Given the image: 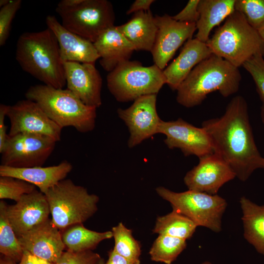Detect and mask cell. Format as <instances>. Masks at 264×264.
Segmentation results:
<instances>
[{"instance_id": "7bdbcfd3", "label": "cell", "mask_w": 264, "mask_h": 264, "mask_svg": "<svg viewBox=\"0 0 264 264\" xmlns=\"http://www.w3.org/2000/svg\"><path fill=\"white\" fill-rule=\"evenodd\" d=\"M10 0H0V8L7 4Z\"/></svg>"}, {"instance_id": "d6986e66", "label": "cell", "mask_w": 264, "mask_h": 264, "mask_svg": "<svg viewBox=\"0 0 264 264\" xmlns=\"http://www.w3.org/2000/svg\"><path fill=\"white\" fill-rule=\"evenodd\" d=\"M45 22L57 40L64 63L71 62L95 65L100 58L93 43L66 29L54 16H47Z\"/></svg>"}, {"instance_id": "d590c367", "label": "cell", "mask_w": 264, "mask_h": 264, "mask_svg": "<svg viewBox=\"0 0 264 264\" xmlns=\"http://www.w3.org/2000/svg\"><path fill=\"white\" fill-rule=\"evenodd\" d=\"M199 0H189L185 7L176 15L172 16V18L181 22L196 23L199 16L198 10Z\"/></svg>"}, {"instance_id": "60d3db41", "label": "cell", "mask_w": 264, "mask_h": 264, "mask_svg": "<svg viewBox=\"0 0 264 264\" xmlns=\"http://www.w3.org/2000/svg\"><path fill=\"white\" fill-rule=\"evenodd\" d=\"M0 264H16V263L4 256V258L0 259Z\"/></svg>"}, {"instance_id": "4316f807", "label": "cell", "mask_w": 264, "mask_h": 264, "mask_svg": "<svg viewBox=\"0 0 264 264\" xmlns=\"http://www.w3.org/2000/svg\"><path fill=\"white\" fill-rule=\"evenodd\" d=\"M197 227L189 218L173 210L157 218L153 231L187 240L192 237Z\"/></svg>"}, {"instance_id": "52a82bcc", "label": "cell", "mask_w": 264, "mask_h": 264, "mask_svg": "<svg viewBox=\"0 0 264 264\" xmlns=\"http://www.w3.org/2000/svg\"><path fill=\"white\" fill-rule=\"evenodd\" d=\"M52 220L61 231L83 223L97 211L99 197L70 179H63L44 194Z\"/></svg>"}, {"instance_id": "4dcf8cb0", "label": "cell", "mask_w": 264, "mask_h": 264, "mask_svg": "<svg viewBox=\"0 0 264 264\" xmlns=\"http://www.w3.org/2000/svg\"><path fill=\"white\" fill-rule=\"evenodd\" d=\"M36 190V187L22 179L11 177H0V198L10 199L18 201L25 194Z\"/></svg>"}, {"instance_id": "8d00e7d4", "label": "cell", "mask_w": 264, "mask_h": 264, "mask_svg": "<svg viewBox=\"0 0 264 264\" xmlns=\"http://www.w3.org/2000/svg\"><path fill=\"white\" fill-rule=\"evenodd\" d=\"M9 105H0V153L2 151L6 141L8 134L7 127L5 125L4 120L6 116Z\"/></svg>"}, {"instance_id": "b9f144b4", "label": "cell", "mask_w": 264, "mask_h": 264, "mask_svg": "<svg viewBox=\"0 0 264 264\" xmlns=\"http://www.w3.org/2000/svg\"><path fill=\"white\" fill-rule=\"evenodd\" d=\"M261 117L262 121L264 124V104H262L261 108Z\"/></svg>"}, {"instance_id": "ffe728a7", "label": "cell", "mask_w": 264, "mask_h": 264, "mask_svg": "<svg viewBox=\"0 0 264 264\" xmlns=\"http://www.w3.org/2000/svg\"><path fill=\"white\" fill-rule=\"evenodd\" d=\"M212 54L206 43L197 38L188 40L178 56L163 70L166 84L176 90L193 69Z\"/></svg>"}, {"instance_id": "ba28073f", "label": "cell", "mask_w": 264, "mask_h": 264, "mask_svg": "<svg viewBox=\"0 0 264 264\" xmlns=\"http://www.w3.org/2000/svg\"><path fill=\"white\" fill-rule=\"evenodd\" d=\"M107 83L115 99L125 102L144 95L157 94L166 80L163 70L155 64L144 66L139 61L129 60L109 73Z\"/></svg>"}, {"instance_id": "83f0119b", "label": "cell", "mask_w": 264, "mask_h": 264, "mask_svg": "<svg viewBox=\"0 0 264 264\" xmlns=\"http://www.w3.org/2000/svg\"><path fill=\"white\" fill-rule=\"evenodd\" d=\"M7 205L0 201V252L15 263L20 262L23 253L6 214Z\"/></svg>"}, {"instance_id": "9a60e30c", "label": "cell", "mask_w": 264, "mask_h": 264, "mask_svg": "<svg viewBox=\"0 0 264 264\" xmlns=\"http://www.w3.org/2000/svg\"><path fill=\"white\" fill-rule=\"evenodd\" d=\"M199 159L198 164L188 171L183 179L190 190L217 195L222 185L236 177L229 166L215 153Z\"/></svg>"}, {"instance_id": "d4e9b609", "label": "cell", "mask_w": 264, "mask_h": 264, "mask_svg": "<svg viewBox=\"0 0 264 264\" xmlns=\"http://www.w3.org/2000/svg\"><path fill=\"white\" fill-rule=\"evenodd\" d=\"M245 240L264 256V205H259L245 197L240 200Z\"/></svg>"}, {"instance_id": "8fae6325", "label": "cell", "mask_w": 264, "mask_h": 264, "mask_svg": "<svg viewBox=\"0 0 264 264\" xmlns=\"http://www.w3.org/2000/svg\"><path fill=\"white\" fill-rule=\"evenodd\" d=\"M158 133L166 136L164 142L168 148L179 149L186 156L196 155L199 158L214 153L212 141L205 130L181 118L169 121L161 120Z\"/></svg>"}, {"instance_id": "ac0fdd59", "label": "cell", "mask_w": 264, "mask_h": 264, "mask_svg": "<svg viewBox=\"0 0 264 264\" xmlns=\"http://www.w3.org/2000/svg\"><path fill=\"white\" fill-rule=\"evenodd\" d=\"M18 239L23 250L52 264L66 248L61 231L49 218Z\"/></svg>"}, {"instance_id": "1f68e13d", "label": "cell", "mask_w": 264, "mask_h": 264, "mask_svg": "<svg viewBox=\"0 0 264 264\" xmlns=\"http://www.w3.org/2000/svg\"><path fill=\"white\" fill-rule=\"evenodd\" d=\"M235 9L256 30L264 26V0H236Z\"/></svg>"}, {"instance_id": "30bf717a", "label": "cell", "mask_w": 264, "mask_h": 264, "mask_svg": "<svg viewBox=\"0 0 264 264\" xmlns=\"http://www.w3.org/2000/svg\"><path fill=\"white\" fill-rule=\"evenodd\" d=\"M56 142L42 134H8L0 153L1 165L18 168L42 166L53 152Z\"/></svg>"}, {"instance_id": "836d02e7", "label": "cell", "mask_w": 264, "mask_h": 264, "mask_svg": "<svg viewBox=\"0 0 264 264\" xmlns=\"http://www.w3.org/2000/svg\"><path fill=\"white\" fill-rule=\"evenodd\" d=\"M22 0H10L0 9V46L5 44L10 33L11 24L21 7Z\"/></svg>"}, {"instance_id": "cb8c5ba5", "label": "cell", "mask_w": 264, "mask_h": 264, "mask_svg": "<svg viewBox=\"0 0 264 264\" xmlns=\"http://www.w3.org/2000/svg\"><path fill=\"white\" fill-rule=\"evenodd\" d=\"M236 0H200L199 19L196 23V38L206 43L212 30L233 13Z\"/></svg>"}, {"instance_id": "f35d334b", "label": "cell", "mask_w": 264, "mask_h": 264, "mask_svg": "<svg viewBox=\"0 0 264 264\" xmlns=\"http://www.w3.org/2000/svg\"><path fill=\"white\" fill-rule=\"evenodd\" d=\"M18 264H52L39 258L26 250H23L22 258Z\"/></svg>"}, {"instance_id": "e575fe53", "label": "cell", "mask_w": 264, "mask_h": 264, "mask_svg": "<svg viewBox=\"0 0 264 264\" xmlns=\"http://www.w3.org/2000/svg\"><path fill=\"white\" fill-rule=\"evenodd\" d=\"M100 256L92 250L73 252L64 251L54 264H97L101 259Z\"/></svg>"}, {"instance_id": "44dd1931", "label": "cell", "mask_w": 264, "mask_h": 264, "mask_svg": "<svg viewBox=\"0 0 264 264\" xmlns=\"http://www.w3.org/2000/svg\"><path fill=\"white\" fill-rule=\"evenodd\" d=\"M72 169L70 163L63 160L51 166L13 168L0 165V176H11L27 181L45 194L49 189L65 179Z\"/></svg>"}, {"instance_id": "74e56055", "label": "cell", "mask_w": 264, "mask_h": 264, "mask_svg": "<svg viewBox=\"0 0 264 264\" xmlns=\"http://www.w3.org/2000/svg\"><path fill=\"white\" fill-rule=\"evenodd\" d=\"M154 1V0H136L127 10L126 14L149 11L151 4Z\"/></svg>"}, {"instance_id": "277c9868", "label": "cell", "mask_w": 264, "mask_h": 264, "mask_svg": "<svg viewBox=\"0 0 264 264\" xmlns=\"http://www.w3.org/2000/svg\"><path fill=\"white\" fill-rule=\"evenodd\" d=\"M25 96L37 103L62 129L72 127L80 132L86 133L95 128L96 108L85 105L67 88L36 85L30 87Z\"/></svg>"}, {"instance_id": "7402d4cb", "label": "cell", "mask_w": 264, "mask_h": 264, "mask_svg": "<svg viewBox=\"0 0 264 264\" xmlns=\"http://www.w3.org/2000/svg\"><path fill=\"white\" fill-rule=\"evenodd\" d=\"M93 44L101 58V66L109 72L120 64L129 61L135 50L115 25L105 31Z\"/></svg>"}, {"instance_id": "8992f818", "label": "cell", "mask_w": 264, "mask_h": 264, "mask_svg": "<svg viewBox=\"0 0 264 264\" xmlns=\"http://www.w3.org/2000/svg\"><path fill=\"white\" fill-rule=\"evenodd\" d=\"M56 11L64 27L93 43L114 25L113 6L107 0H62Z\"/></svg>"}, {"instance_id": "6da1fadb", "label": "cell", "mask_w": 264, "mask_h": 264, "mask_svg": "<svg viewBox=\"0 0 264 264\" xmlns=\"http://www.w3.org/2000/svg\"><path fill=\"white\" fill-rule=\"evenodd\" d=\"M212 141L214 153L245 181L257 169H264V157L256 146L249 121L248 106L241 95L233 97L220 117L201 124Z\"/></svg>"}, {"instance_id": "d6a6232c", "label": "cell", "mask_w": 264, "mask_h": 264, "mask_svg": "<svg viewBox=\"0 0 264 264\" xmlns=\"http://www.w3.org/2000/svg\"><path fill=\"white\" fill-rule=\"evenodd\" d=\"M264 57L256 54L248 59L242 66L252 76L259 97L264 104Z\"/></svg>"}, {"instance_id": "e0dca14e", "label": "cell", "mask_w": 264, "mask_h": 264, "mask_svg": "<svg viewBox=\"0 0 264 264\" xmlns=\"http://www.w3.org/2000/svg\"><path fill=\"white\" fill-rule=\"evenodd\" d=\"M6 214L18 238L48 219L50 212L45 195L36 190L7 205Z\"/></svg>"}, {"instance_id": "f6af8a7d", "label": "cell", "mask_w": 264, "mask_h": 264, "mask_svg": "<svg viewBox=\"0 0 264 264\" xmlns=\"http://www.w3.org/2000/svg\"><path fill=\"white\" fill-rule=\"evenodd\" d=\"M105 264V263L104 262V260L103 259H101L97 263V264Z\"/></svg>"}, {"instance_id": "ab89813d", "label": "cell", "mask_w": 264, "mask_h": 264, "mask_svg": "<svg viewBox=\"0 0 264 264\" xmlns=\"http://www.w3.org/2000/svg\"><path fill=\"white\" fill-rule=\"evenodd\" d=\"M105 264H133L132 262L120 256L113 249L111 250L109 255V259Z\"/></svg>"}, {"instance_id": "2e32d148", "label": "cell", "mask_w": 264, "mask_h": 264, "mask_svg": "<svg viewBox=\"0 0 264 264\" xmlns=\"http://www.w3.org/2000/svg\"><path fill=\"white\" fill-rule=\"evenodd\" d=\"M67 89L85 105L95 108L102 105V79L94 64L64 63Z\"/></svg>"}, {"instance_id": "5bb4252c", "label": "cell", "mask_w": 264, "mask_h": 264, "mask_svg": "<svg viewBox=\"0 0 264 264\" xmlns=\"http://www.w3.org/2000/svg\"><path fill=\"white\" fill-rule=\"evenodd\" d=\"M154 21L157 31L151 52L154 64L163 70L178 48L192 39L196 23L179 22L167 14L156 15Z\"/></svg>"}, {"instance_id": "4fadbf2b", "label": "cell", "mask_w": 264, "mask_h": 264, "mask_svg": "<svg viewBox=\"0 0 264 264\" xmlns=\"http://www.w3.org/2000/svg\"><path fill=\"white\" fill-rule=\"evenodd\" d=\"M6 116L10 126L8 134L34 133L61 140L62 129L52 120L36 102L26 99L9 106Z\"/></svg>"}, {"instance_id": "9c48e42d", "label": "cell", "mask_w": 264, "mask_h": 264, "mask_svg": "<svg viewBox=\"0 0 264 264\" xmlns=\"http://www.w3.org/2000/svg\"><path fill=\"white\" fill-rule=\"evenodd\" d=\"M155 190L170 203L173 210L188 217L197 226L205 227L215 232L221 230V218L227 207L222 197L190 190L176 193L162 186Z\"/></svg>"}, {"instance_id": "5b68a950", "label": "cell", "mask_w": 264, "mask_h": 264, "mask_svg": "<svg viewBox=\"0 0 264 264\" xmlns=\"http://www.w3.org/2000/svg\"><path fill=\"white\" fill-rule=\"evenodd\" d=\"M206 43L213 54L238 68L256 54L264 57V40L236 10Z\"/></svg>"}, {"instance_id": "484cf974", "label": "cell", "mask_w": 264, "mask_h": 264, "mask_svg": "<svg viewBox=\"0 0 264 264\" xmlns=\"http://www.w3.org/2000/svg\"><path fill=\"white\" fill-rule=\"evenodd\" d=\"M61 233L67 250L73 252L91 250L102 241L113 238L111 231L98 232L86 228L82 223L71 225Z\"/></svg>"}, {"instance_id": "bcb514c9", "label": "cell", "mask_w": 264, "mask_h": 264, "mask_svg": "<svg viewBox=\"0 0 264 264\" xmlns=\"http://www.w3.org/2000/svg\"><path fill=\"white\" fill-rule=\"evenodd\" d=\"M200 264H212L209 261H205L201 263Z\"/></svg>"}, {"instance_id": "3957f363", "label": "cell", "mask_w": 264, "mask_h": 264, "mask_svg": "<svg viewBox=\"0 0 264 264\" xmlns=\"http://www.w3.org/2000/svg\"><path fill=\"white\" fill-rule=\"evenodd\" d=\"M241 79L239 68L213 53L197 65L179 85L176 101L189 108L200 105L208 94L216 91L227 97L238 91Z\"/></svg>"}, {"instance_id": "ee69618b", "label": "cell", "mask_w": 264, "mask_h": 264, "mask_svg": "<svg viewBox=\"0 0 264 264\" xmlns=\"http://www.w3.org/2000/svg\"><path fill=\"white\" fill-rule=\"evenodd\" d=\"M261 37L264 40V26L258 30Z\"/></svg>"}, {"instance_id": "f1b7e54d", "label": "cell", "mask_w": 264, "mask_h": 264, "mask_svg": "<svg viewBox=\"0 0 264 264\" xmlns=\"http://www.w3.org/2000/svg\"><path fill=\"white\" fill-rule=\"evenodd\" d=\"M186 240L165 235H159L149 251L151 259L171 264L186 247Z\"/></svg>"}, {"instance_id": "7a4b0ae2", "label": "cell", "mask_w": 264, "mask_h": 264, "mask_svg": "<svg viewBox=\"0 0 264 264\" xmlns=\"http://www.w3.org/2000/svg\"><path fill=\"white\" fill-rule=\"evenodd\" d=\"M16 59L24 71L44 85L56 88L66 85L59 44L49 28L22 34L17 42Z\"/></svg>"}, {"instance_id": "603a6c76", "label": "cell", "mask_w": 264, "mask_h": 264, "mask_svg": "<svg viewBox=\"0 0 264 264\" xmlns=\"http://www.w3.org/2000/svg\"><path fill=\"white\" fill-rule=\"evenodd\" d=\"M116 27L135 50L152 51L157 27L150 10L134 13L129 21Z\"/></svg>"}, {"instance_id": "f546056e", "label": "cell", "mask_w": 264, "mask_h": 264, "mask_svg": "<svg viewBox=\"0 0 264 264\" xmlns=\"http://www.w3.org/2000/svg\"><path fill=\"white\" fill-rule=\"evenodd\" d=\"M111 231L114 240L113 250L133 264H140L141 245L133 237L132 230L119 222Z\"/></svg>"}, {"instance_id": "7c38bea8", "label": "cell", "mask_w": 264, "mask_h": 264, "mask_svg": "<svg viewBox=\"0 0 264 264\" xmlns=\"http://www.w3.org/2000/svg\"><path fill=\"white\" fill-rule=\"evenodd\" d=\"M156 94L141 96L129 108L118 109V117L124 121L130 132L128 146L130 148L158 133L161 119L156 110Z\"/></svg>"}]
</instances>
